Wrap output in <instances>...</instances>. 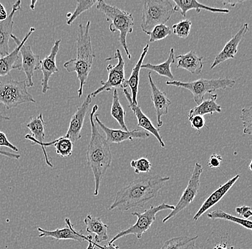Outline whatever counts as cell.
Instances as JSON below:
<instances>
[{
    "label": "cell",
    "instance_id": "1",
    "mask_svg": "<svg viewBox=\"0 0 252 249\" xmlns=\"http://www.w3.org/2000/svg\"><path fill=\"white\" fill-rule=\"evenodd\" d=\"M170 180L169 177L159 176H142L120 189L108 210L124 213L133 209H142L157 198L160 190Z\"/></svg>",
    "mask_w": 252,
    "mask_h": 249
},
{
    "label": "cell",
    "instance_id": "2",
    "mask_svg": "<svg viewBox=\"0 0 252 249\" xmlns=\"http://www.w3.org/2000/svg\"><path fill=\"white\" fill-rule=\"evenodd\" d=\"M98 110V106L94 105L90 113L91 125V137L87 149L86 157L88 166L92 170L94 179V196H97L102 178L111 165L113 154L110 144L99 132L94 116Z\"/></svg>",
    "mask_w": 252,
    "mask_h": 249
},
{
    "label": "cell",
    "instance_id": "3",
    "mask_svg": "<svg viewBox=\"0 0 252 249\" xmlns=\"http://www.w3.org/2000/svg\"><path fill=\"white\" fill-rule=\"evenodd\" d=\"M90 28V20L87 22L85 26L83 24L79 25L76 58L69 60L64 64V68L67 72H75L77 73V77L80 81V88L78 89L79 98L83 96V88L86 85L88 75L92 70L94 58H95L91 43Z\"/></svg>",
    "mask_w": 252,
    "mask_h": 249
},
{
    "label": "cell",
    "instance_id": "4",
    "mask_svg": "<svg viewBox=\"0 0 252 249\" xmlns=\"http://www.w3.org/2000/svg\"><path fill=\"white\" fill-rule=\"evenodd\" d=\"M96 9L101 12L106 17L107 21L110 23L109 29L112 33L118 32L119 42L122 45L129 60L131 59V55L129 52L126 42L127 36L133 33L134 18L131 13L118 8L115 6L110 5L105 1H97Z\"/></svg>",
    "mask_w": 252,
    "mask_h": 249
},
{
    "label": "cell",
    "instance_id": "5",
    "mask_svg": "<svg viewBox=\"0 0 252 249\" xmlns=\"http://www.w3.org/2000/svg\"><path fill=\"white\" fill-rule=\"evenodd\" d=\"M175 13L174 6L168 0H144L141 28L149 36L153 29L159 25H165Z\"/></svg>",
    "mask_w": 252,
    "mask_h": 249
},
{
    "label": "cell",
    "instance_id": "6",
    "mask_svg": "<svg viewBox=\"0 0 252 249\" xmlns=\"http://www.w3.org/2000/svg\"><path fill=\"white\" fill-rule=\"evenodd\" d=\"M236 84L235 80L228 78H220L217 79H198L192 82H181L179 80L167 81L166 85L176 86L189 90L193 94V100L197 106L204 100L206 94H212L214 91L220 89L233 88Z\"/></svg>",
    "mask_w": 252,
    "mask_h": 249
},
{
    "label": "cell",
    "instance_id": "7",
    "mask_svg": "<svg viewBox=\"0 0 252 249\" xmlns=\"http://www.w3.org/2000/svg\"><path fill=\"white\" fill-rule=\"evenodd\" d=\"M0 103L6 109H12L23 104H35L36 101L28 92L25 80L11 79L0 81Z\"/></svg>",
    "mask_w": 252,
    "mask_h": 249
},
{
    "label": "cell",
    "instance_id": "8",
    "mask_svg": "<svg viewBox=\"0 0 252 249\" xmlns=\"http://www.w3.org/2000/svg\"><path fill=\"white\" fill-rule=\"evenodd\" d=\"M173 209H174V206L163 203L157 206H151L150 209L146 210L143 213H132V215L137 217L135 224L118 233L109 241V244H114L115 241L129 235H134L137 239H141L143 235L146 231H149L151 225L155 221L156 217L159 212L167 211V210L173 211Z\"/></svg>",
    "mask_w": 252,
    "mask_h": 249
},
{
    "label": "cell",
    "instance_id": "9",
    "mask_svg": "<svg viewBox=\"0 0 252 249\" xmlns=\"http://www.w3.org/2000/svg\"><path fill=\"white\" fill-rule=\"evenodd\" d=\"M118 59V62L116 66L108 65L107 66V71L108 72V80L103 81L101 80L102 86L91 93V97L95 98L100 93L104 91H111L113 89H124V83L126 82L125 78V61L123 58L121 50H116L115 56L113 58H108L105 61H112Z\"/></svg>",
    "mask_w": 252,
    "mask_h": 249
},
{
    "label": "cell",
    "instance_id": "10",
    "mask_svg": "<svg viewBox=\"0 0 252 249\" xmlns=\"http://www.w3.org/2000/svg\"><path fill=\"white\" fill-rule=\"evenodd\" d=\"M202 173V166L196 162L195 164L194 168H193L191 176L189 179L188 185L183 192L182 195L177 204L174 206V209L171 211V212L166 217H165V218H163V223H166L168 220L176 216L179 213L187 209L193 203L196 195H198V190H199L200 185H201L200 178H201Z\"/></svg>",
    "mask_w": 252,
    "mask_h": 249
},
{
    "label": "cell",
    "instance_id": "11",
    "mask_svg": "<svg viewBox=\"0 0 252 249\" xmlns=\"http://www.w3.org/2000/svg\"><path fill=\"white\" fill-rule=\"evenodd\" d=\"M94 120L105 132L108 144H121L125 141H133V139L146 140L150 137V134L141 129H133L132 131H124L122 129L108 128L99 119L98 115L94 114Z\"/></svg>",
    "mask_w": 252,
    "mask_h": 249
},
{
    "label": "cell",
    "instance_id": "12",
    "mask_svg": "<svg viewBox=\"0 0 252 249\" xmlns=\"http://www.w3.org/2000/svg\"><path fill=\"white\" fill-rule=\"evenodd\" d=\"M35 31V28H31L29 32L27 33L23 40H20L17 36L12 34L11 38L15 42L17 47L13 51L11 52L7 56L0 58V77L5 76L12 70H20L21 63L20 60V48L24 44L26 43L31 35Z\"/></svg>",
    "mask_w": 252,
    "mask_h": 249
},
{
    "label": "cell",
    "instance_id": "13",
    "mask_svg": "<svg viewBox=\"0 0 252 249\" xmlns=\"http://www.w3.org/2000/svg\"><path fill=\"white\" fill-rule=\"evenodd\" d=\"M20 54L22 56L20 71L25 72L26 76V80H25L27 87H33L34 82L32 78L34 76V72L40 69V57L32 51L31 45H26V44H24L20 48Z\"/></svg>",
    "mask_w": 252,
    "mask_h": 249
},
{
    "label": "cell",
    "instance_id": "14",
    "mask_svg": "<svg viewBox=\"0 0 252 249\" xmlns=\"http://www.w3.org/2000/svg\"><path fill=\"white\" fill-rule=\"evenodd\" d=\"M91 103H92V97H91V94H88L84 102L78 107L77 111L71 118L68 129L64 137L69 139L74 144L82 138V129H83L85 119Z\"/></svg>",
    "mask_w": 252,
    "mask_h": 249
},
{
    "label": "cell",
    "instance_id": "15",
    "mask_svg": "<svg viewBox=\"0 0 252 249\" xmlns=\"http://www.w3.org/2000/svg\"><path fill=\"white\" fill-rule=\"evenodd\" d=\"M148 79H149L150 87H151V99L154 103L156 114H157L158 127V128H160L163 126L162 116L168 114V108L171 105V102L167 97V94L157 87L151 77V72H150L148 75Z\"/></svg>",
    "mask_w": 252,
    "mask_h": 249
},
{
    "label": "cell",
    "instance_id": "16",
    "mask_svg": "<svg viewBox=\"0 0 252 249\" xmlns=\"http://www.w3.org/2000/svg\"><path fill=\"white\" fill-rule=\"evenodd\" d=\"M61 40L55 41L53 48L50 50V54L44 58L40 61V70L42 72V79L41 86H42V92L46 94L50 89L49 81L52 75L59 71L56 64V57L59 52L60 45Z\"/></svg>",
    "mask_w": 252,
    "mask_h": 249
},
{
    "label": "cell",
    "instance_id": "17",
    "mask_svg": "<svg viewBox=\"0 0 252 249\" xmlns=\"http://www.w3.org/2000/svg\"><path fill=\"white\" fill-rule=\"evenodd\" d=\"M21 4L20 0L15 1L7 20L0 22V58L7 56L9 53V41L13 32L14 17L16 12L21 10Z\"/></svg>",
    "mask_w": 252,
    "mask_h": 249
},
{
    "label": "cell",
    "instance_id": "18",
    "mask_svg": "<svg viewBox=\"0 0 252 249\" xmlns=\"http://www.w3.org/2000/svg\"><path fill=\"white\" fill-rule=\"evenodd\" d=\"M248 29L249 25L247 23H244L235 36H233L232 38L225 45L221 51L216 56L214 62L211 66V69H214L219 65L228 61V60L234 58L237 53L238 46L245 35L248 32Z\"/></svg>",
    "mask_w": 252,
    "mask_h": 249
},
{
    "label": "cell",
    "instance_id": "19",
    "mask_svg": "<svg viewBox=\"0 0 252 249\" xmlns=\"http://www.w3.org/2000/svg\"><path fill=\"white\" fill-rule=\"evenodd\" d=\"M240 178L239 175H236L235 177L231 178V179H228L227 182H225L223 185H220L219 188H217L215 191L213 192L207 198L206 201L204 202L202 205H201L200 209L197 211L196 213L193 216V220L197 221L198 219L202 216L204 214L206 213L209 209H212L214 206L220 203V200L226 195V193L231 190V187H233L238 179Z\"/></svg>",
    "mask_w": 252,
    "mask_h": 249
},
{
    "label": "cell",
    "instance_id": "20",
    "mask_svg": "<svg viewBox=\"0 0 252 249\" xmlns=\"http://www.w3.org/2000/svg\"><path fill=\"white\" fill-rule=\"evenodd\" d=\"M65 226L63 228H58L55 231H47L41 228H37L39 231V238H53L58 241L73 240L78 242H83L86 241V236L80 232L75 231L73 225L71 223L70 218L64 219Z\"/></svg>",
    "mask_w": 252,
    "mask_h": 249
},
{
    "label": "cell",
    "instance_id": "21",
    "mask_svg": "<svg viewBox=\"0 0 252 249\" xmlns=\"http://www.w3.org/2000/svg\"><path fill=\"white\" fill-rule=\"evenodd\" d=\"M123 91H124V95H125L127 102H128L129 107H130V109H131L135 117H136L137 120H138V127L144 129V131L147 132L148 133L154 135L157 139L158 141L160 146L161 147L165 148V144L164 142L162 140L160 133H159V129L156 128L155 126L153 124L152 121L150 120L149 118L142 111L141 107L139 106L133 105V102H132L131 95H130L127 89H123Z\"/></svg>",
    "mask_w": 252,
    "mask_h": 249
},
{
    "label": "cell",
    "instance_id": "22",
    "mask_svg": "<svg viewBox=\"0 0 252 249\" xmlns=\"http://www.w3.org/2000/svg\"><path fill=\"white\" fill-rule=\"evenodd\" d=\"M39 146H40L42 148L47 165L50 168H53V162L49 158L48 154L45 150V147L50 146H55L56 154L61 156V157L65 158V157H69L72 155V153L73 152L74 143L69 139L63 136L57 139L54 141L51 142H43L42 144H39Z\"/></svg>",
    "mask_w": 252,
    "mask_h": 249
},
{
    "label": "cell",
    "instance_id": "23",
    "mask_svg": "<svg viewBox=\"0 0 252 249\" xmlns=\"http://www.w3.org/2000/svg\"><path fill=\"white\" fill-rule=\"evenodd\" d=\"M175 3L174 12H180L183 17H187V12L191 9H196L197 13H199L201 10L209 11L213 13H229L228 9L212 8L209 6L201 4L196 0H173Z\"/></svg>",
    "mask_w": 252,
    "mask_h": 249
},
{
    "label": "cell",
    "instance_id": "24",
    "mask_svg": "<svg viewBox=\"0 0 252 249\" xmlns=\"http://www.w3.org/2000/svg\"><path fill=\"white\" fill-rule=\"evenodd\" d=\"M203 59L204 57L198 56L193 50H190L187 54L178 56L176 68L184 69L193 75H198L202 72Z\"/></svg>",
    "mask_w": 252,
    "mask_h": 249
},
{
    "label": "cell",
    "instance_id": "25",
    "mask_svg": "<svg viewBox=\"0 0 252 249\" xmlns=\"http://www.w3.org/2000/svg\"><path fill=\"white\" fill-rule=\"evenodd\" d=\"M86 225V231L90 235H94V242L99 244L108 239V226L102 221L100 217H94L92 215H87L84 220Z\"/></svg>",
    "mask_w": 252,
    "mask_h": 249
},
{
    "label": "cell",
    "instance_id": "26",
    "mask_svg": "<svg viewBox=\"0 0 252 249\" xmlns=\"http://www.w3.org/2000/svg\"><path fill=\"white\" fill-rule=\"evenodd\" d=\"M149 44H147L144 48L143 49L141 57L138 60L137 64H135V67L133 68L132 71L131 75L128 80H126L125 83H124V89H127V87H130V91H131L132 102L134 105H138V102H137V97H138V86H139V75L140 71H141L142 64H143V61L149 52Z\"/></svg>",
    "mask_w": 252,
    "mask_h": 249
},
{
    "label": "cell",
    "instance_id": "27",
    "mask_svg": "<svg viewBox=\"0 0 252 249\" xmlns=\"http://www.w3.org/2000/svg\"><path fill=\"white\" fill-rule=\"evenodd\" d=\"M27 127L30 129L33 136L27 135L25 138L31 141L32 144L39 145L44 142L45 137V123L42 113H39L38 116L33 117L27 124Z\"/></svg>",
    "mask_w": 252,
    "mask_h": 249
},
{
    "label": "cell",
    "instance_id": "28",
    "mask_svg": "<svg viewBox=\"0 0 252 249\" xmlns=\"http://www.w3.org/2000/svg\"><path fill=\"white\" fill-rule=\"evenodd\" d=\"M218 95L214 94L206 100L203 101L199 105L194 107L189 111L188 118L194 116H202L209 114L212 116L214 113L221 112V107L216 103Z\"/></svg>",
    "mask_w": 252,
    "mask_h": 249
},
{
    "label": "cell",
    "instance_id": "29",
    "mask_svg": "<svg viewBox=\"0 0 252 249\" xmlns=\"http://www.w3.org/2000/svg\"><path fill=\"white\" fill-rule=\"evenodd\" d=\"M175 63L174 48H171L168 54V58L165 62L158 65H153L151 64H142L141 69H147V70L154 71L157 72L160 76L166 77L171 80L174 79L172 72H171V65Z\"/></svg>",
    "mask_w": 252,
    "mask_h": 249
},
{
    "label": "cell",
    "instance_id": "30",
    "mask_svg": "<svg viewBox=\"0 0 252 249\" xmlns=\"http://www.w3.org/2000/svg\"><path fill=\"white\" fill-rule=\"evenodd\" d=\"M198 236H181L165 241L160 249H194Z\"/></svg>",
    "mask_w": 252,
    "mask_h": 249
},
{
    "label": "cell",
    "instance_id": "31",
    "mask_svg": "<svg viewBox=\"0 0 252 249\" xmlns=\"http://www.w3.org/2000/svg\"><path fill=\"white\" fill-rule=\"evenodd\" d=\"M207 216L212 220H227V221L232 222L247 228V229L252 231V222L250 220H245V219L241 218L234 216V215H230L227 213L224 212L222 210L217 209L214 211H211L207 214Z\"/></svg>",
    "mask_w": 252,
    "mask_h": 249
},
{
    "label": "cell",
    "instance_id": "32",
    "mask_svg": "<svg viewBox=\"0 0 252 249\" xmlns=\"http://www.w3.org/2000/svg\"><path fill=\"white\" fill-rule=\"evenodd\" d=\"M110 113H111V116L118 121L123 130L128 131L125 123L126 111L120 102L117 89H114L113 91V102H112Z\"/></svg>",
    "mask_w": 252,
    "mask_h": 249
},
{
    "label": "cell",
    "instance_id": "33",
    "mask_svg": "<svg viewBox=\"0 0 252 249\" xmlns=\"http://www.w3.org/2000/svg\"><path fill=\"white\" fill-rule=\"evenodd\" d=\"M97 1L96 0H79L77 1V7L75 9V12L72 13L70 17L67 18L66 21V24L67 25H71L74 23L75 20L81 14L86 11L89 10L90 9L92 8L94 4H97Z\"/></svg>",
    "mask_w": 252,
    "mask_h": 249
},
{
    "label": "cell",
    "instance_id": "34",
    "mask_svg": "<svg viewBox=\"0 0 252 249\" xmlns=\"http://www.w3.org/2000/svg\"><path fill=\"white\" fill-rule=\"evenodd\" d=\"M171 30L165 25H159L156 26L149 33L150 42H157L166 38L171 35Z\"/></svg>",
    "mask_w": 252,
    "mask_h": 249
},
{
    "label": "cell",
    "instance_id": "35",
    "mask_svg": "<svg viewBox=\"0 0 252 249\" xmlns=\"http://www.w3.org/2000/svg\"><path fill=\"white\" fill-rule=\"evenodd\" d=\"M191 25L190 20H187V19L181 20L179 23L173 25V33L180 38H187L190 34Z\"/></svg>",
    "mask_w": 252,
    "mask_h": 249
},
{
    "label": "cell",
    "instance_id": "36",
    "mask_svg": "<svg viewBox=\"0 0 252 249\" xmlns=\"http://www.w3.org/2000/svg\"><path fill=\"white\" fill-rule=\"evenodd\" d=\"M252 107H244L242 109V115L240 118L243 123L244 135H251L252 134Z\"/></svg>",
    "mask_w": 252,
    "mask_h": 249
},
{
    "label": "cell",
    "instance_id": "37",
    "mask_svg": "<svg viewBox=\"0 0 252 249\" xmlns=\"http://www.w3.org/2000/svg\"><path fill=\"white\" fill-rule=\"evenodd\" d=\"M130 166L133 168L134 171L136 174L139 173H147L151 171L152 165L148 159L145 157L138 159V160H132L130 162Z\"/></svg>",
    "mask_w": 252,
    "mask_h": 249
},
{
    "label": "cell",
    "instance_id": "38",
    "mask_svg": "<svg viewBox=\"0 0 252 249\" xmlns=\"http://www.w3.org/2000/svg\"><path fill=\"white\" fill-rule=\"evenodd\" d=\"M189 120L190 121L192 128L196 129L198 132H200L201 129L204 128L206 124L204 117L202 116H194L189 118Z\"/></svg>",
    "mask_w": 252,
    "mask_h": 249
},
{
    "label": "cell",
    "instance_id": "39",
    "mask_svg": "<svg viewBox=\"0 0 252 249\" xmlns=\"http://www.w3.org/2000/svg\"><path fill=\"white\" fill-rule=\"evenodd\" d=\"M235 211L245 220H249L252 216V208L250 206H242L236 208Z\"/></svg>",
    "mask_w": 252,
    "mask_h": 249
},
{
    "label": "cell",
    "instance_id": "40",
    "mask_svg": "<svg viewBox=\"0 0 252 249\" xmlns=\"http://www.w3.org/2000/svg\"><path fill=\"white\" fill-rule=\"evenodd\" d=\"M1 146H5V147L9 148L12 150L15 151L16 152H19V149L15 145L12 144L8 140L7 136L4 132L0 131V147Z\"/></svg>",
    "mask_w": 252,
    "mask_h": 249
},
{
    "label": "cell",
    "instance_id": "41",
    "mask_svg": "<svg viewBox=\"0 0 252 249\" xmlns=\"http://www.w3.org/2000/svg\"><path fill=\"white\" fill-rule=\"evenodd\" d=\"M222 162V157L220 154H212L208 162V166L210 168H219Z\"/></svg>",
    "mask_w": 252,
    "mask_h": 249
},
{
    "label": "cell",
    "instance_id": "42",
    "mask_svg": "<svg viewBox=\"0 0 252 249\" xmlns=\"http://www.w3.org/2000/svg\"><path fill=\"white\" fill-rule=\"evenodd\" d=\"M0 155L4 156V157H7L8 158L13 159V160H20V157H21L20 154L7 152V151L1 150V149H0Z\"/></svg>",
    "mask_w": 252,
    "mask_h": 249
},
{
    "label": "cell",
    "instance_id": "43",
    "mask_svg": "<svg viewBox=\"0 0 252 249\" xmlns=\"http://www.w3.org/2000/svg\"><path fill=\"white\" fill-rule=\"evenodd\" d=\"M8 14L4 6L0 2V22L7 20Z\"/></svg>",
    "mask_w": 252,
    "mask_h": 249
},
{
    "label": "cell",
    "instance_id": "44",
    "mask_svg": "<svg viewBox=\"0 0 252 249\" xmlns=\"http://www.w3.org/2000/svg\"><path fill=\"white\" fill-rule=\"evenodd\" d=\"M4 109H6L5 107L0 103V121H9L10 119Z\"/></svg>",
    "mask_w": 252,
    "mask_h": 249
},
{
    "label": "cell",
    "instance_id": "45",
    "mask_svg": "<svg viewBox=\"0 0 252 249\" xmlns=\"http://www.w3.org/2000/svg\"><path fill=\"white\" fill-rule=\"evenodd\" d=\"M94 246H95L96 248L97 247L99 249H120L118 246L115 245L114 244H109V243H108V245L104 246H100L94 243Z\"/></svg>",
    "mask_w": 252,
    "mask_h": 249
},
{
    "label": "cell",
    "instance_id": "46",
    "mask_svg": "<svg viewBox=\"0 0 252 249\" xmlns=\"http://www.w3.org/2000/svg\"><path fill=\"white\" fill-rule=\"evenodd\" d=\"M86 241L88 242V246L86 249H96L92 235L86 236Z\"/></svg>",
    "mask_w": 252,
    "mask_h": 249
},
{
    "label": "cell",
    "instance_id": "47",
    "mask_svg": "<svg viewBox=\"0 0 252 249\" xmlns=\"http://www.w3.org/2000/svg\"><path fill=\"white\" fill-rule=\"evenodd\" d=\"M233 247H228L225 244H219L213 249H232Z\"/></svg>",
    "mask_w": 252,
    "mask_h": 249
},
{
    "label": "cell",
    "instance_id": "48",
    "mask_svg": "<svg viewBox=\"0 0 252 249\" xmlns=\"http://www.w3.org/2000/svg\"><path fill=\"white\" fill-rule=\"evenodd\" d=\"M242 2H243V1H234V2H231V1H223V3L224 4H231V5L232 6V7H234V6H235L236 4H238V3H242Z\"/></svg>",
    "mask_w": 252,
    "mask_h": 249
},
{
    "label": "cell",
    "instance_id": "49",
    "mask_svg": "<svg viewBox=\"0 0 252 249\" xmlns=\"http://www.w3.org/2000/svg\"><path fill=\"white\" fill-rule=\"evenodd\" d=\"M37 3V1H31V5H30V7L32 10H34V7H35V4Z\"/></svg>",
    "mask_w": 252,
    "mask_h": 249
},
{
    "label": "cell",
    "instance_id": "50",
    "mask_svg": "<svg viewBox=\"0 0 252 249\" xmlns=\"http://www.w3.org/2000/svg\"><path fill=\"white\" fill-rule=\"evenodd\" d=\"M252 161H250V166H249V168H250V170H251L252 171Z\"/></svg>",
    "mask_w": 252,
    "mask_h": 249
}]
</instances>
